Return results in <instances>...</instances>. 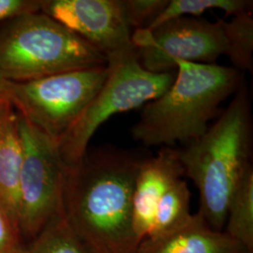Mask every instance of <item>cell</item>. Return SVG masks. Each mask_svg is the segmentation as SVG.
<instances>
[{
    "mask_svg": "<svg viewBox=\"0 0 253 253\" xmlns=\"http://www.w3.org/2000/svg\"><path fill=\"white\" fill-rule=\"evenodd\" d=\"M144 160L129 150L104 146L67 166L64 216L91 253H136L132 198Z\"/></svg>",
    "mask_w": 253,
    "mask_h": 253,
    "instance_id": "cell-1",
    "label": "cell"
},
{
    "mask_svg": "<svg viewBox=\"0 0 253 253\" xmlns=\"http://www.w3.org/2000/svg\"><path fill=\"white\" fill-rule=\"evenodd\" d=\"M252 124L250 95L242 84L207 132L178 150L185 175L199 190L198 213L213 230L225 226L231 198L252 167Z\"/></svg>",
    "mask_w": 253,
    "mask_h": 253,
    "instance_id": "cell-2",
    "label": "cell"
},
{
    "mask_svg": "<svg viewBox=\"0 0 253 253\" xmlns=\"http://www.w3.org/2000/svg\"><path fill=\"white\" fill-rule=\"evenodd\" d=\"M171 86L146 103L131 127L133 139L145 146L189 145L208 129L220 104L242 84L233 67L176 60Z\"/></svg>",
    "mask_w": 253,
    "mask_h": 253,
    "instance_id": "cell-3",
    "label": "cell"
},
{
    "mask_svg": "<svg viewBox=\"0 0 253 253\" xmlns=\"http://www.w3.org/2000/svg\"><path fill=\"white\" fill-rule=\"evenodd\" d=\"M107 65L97 49L42 11L14 18L0 34V78L5 81Z\"/></svg>",
    "mask_w": 253,
    "mask_h": 253,
    "instance_id": "cell-4",
    "label": "cell"
},
{
    "mask_svg": "<svg viewBox=\"0 0 253 253\" xmlns=\"http://www.w3.org/2000/svg\"><path fill=\"white\" fill-rule=\"evenodd\" d=\"M107 80L71 128L57 142L64 163L72 166L87 151L91 138L109 118L159 98L174 80L172 72H149L135 52L109 61Z\"/></svg>",
    "mask_w": 253,
    "mask_h": 253,
    "instance_id": "cell-5",
    "label": "cell"
},
{
    "mask_svg": "<svg viewBox=\"0 0 253 253\" xmlns=\"http://www.w3.org/2000/svg\"><path fill=\"white\" fill-rule=\"evenodd\" d=\"M108 75L107 65L31 81L4 80V94L20 116L57 144L80 118Z\"/></svg>",
    "mask_w": 253,
    "mask_h": 253,
    "instance_id": "cell-6",
    "label": "cell"
},
{
    "mask_svg": "<svg viewBox=\"0 0 253 253\" xmlns=\"http://www.w3.org/2000/svg\"><path fill=\"white\" fill-rule=\"evenodd\" d=\"M18 116L23 163L19 184L18 228L37 236L51 219L63 212L67 165L56 142Z\"/></svg>",
    "mask_w": 253,
    "mask_h": 253,
    "instance_id": "cell-7",
    "label": "cell"
},
{
    "mask_svg": "<svg viewBox=\"0 0 253 253\" xmlns=\"http://www.w3.org/2000/svg\"><path fill=\"white\" fill-rule=\"evenodd\" d=\"M223 21L180 17L151 30L137 29L132 33L137 58L145 70L157 73L172 72L176 60L216 64L226 52Z\"/></svg>",
    "mask_w": 253,
    "mask_h": 253,
    "instance_id": "cell-8",
    "label": "cell"
},
{
    "mask_svg": "<svg viewBox=\"0 0 253 253\" xmlns=\"http://www.w3.org/2000/svg\"><path fill=\"white\" fill-rule=\"evenodd\" d=\"M41 11L97 49L108 62L135 52L122 0H45Z\"/></svg>",
    "mask_w": 253,
    "mask_h": 253,
    "instance_id": "cell-9",
    "label": "cell"
},
{
    "mask_svg": "<svg viewBox=\"0 0 253 253\" xmlns=\"http://www.w3.org/2000/svg\"><path fill=\"white\" fill-rule=\"evenodd\" d=\"M185 175L178 150L163 146L155 157L145 158L136 177L132 198V228L138 244L148 235L160 200Z\"/></svg>",
    "mask_w": 253,
    "mask_h": 253,
    "instance_id": "cell-10",
    "label": "cell"
},
{
    "mask_svg": "<svg viewBox=\"0 0 253 253\" xmlns=\"http://www.w3.org/2000/svg\"><path fill=\"white\" fill-rule=\"evenodd\" d=\"M136 253H251L223 231L213 230L199 213L177 230L148 236Z\"/></svg>",
    "mask_w": 253,
    "mask_h": 253,
    "instance_id": "cell-11",
    "label": "cell"
},
{
    "mask_svg": "<svg viewBox=\"0 0 253 253\" xmlns=\"http://www.w3.org/2000/svg\"><path fill=\"white\" fill-rule=\"evenodd\" d=\"M23 147L18 116L7 99L0 100V209L11 230L18 229L19 184Z\"/></svg>",
    "mask_w": 253,
    "mask_h": 253,
    "instance_id": "cell-12",
    "label": "cell"
},
{
    "mask_svg": "<svg viewBox=\"0 0 253 253\" xmlns=\"http://www.w3.org/2000/svg\"><path fill=\"white\" fill-rule=\"evenodd\" d=\"M225 234L253 253V169L245 172L227 211Z\"/></svg>",
    "mask_w": 253,
    "mask_h": 253,
    "instance_id": "cell-13",
    "label": "cell"
},
{
    "mask_svg": "<svg viewBox=\"0 0 253 253\" xmlns=\"http://www.w3.org/2000/svg\"><path fill=\"white\" fill-rule=\"evenodd\" d=\"M190 214V191L183 178L175 181L165 191L158 205L153 226L148 236H159L173 232L185 225Z\"/></svg>",
    "mask_w": 253,
    "mask_h": 253,
    "instance_id": "cell-14",
    "label": "cell"
},
{
    "mask_svg": "<svg viewBox=\"0 0 253 253\" xmlns=\"http://www.w3.org/2000/svg\"><path fill=\"white\" fill-rule=\"evenodd\" d=\"M226 41L225 55L239 72L253 70V12L235 15L230 21H223Z\"/></svg>",
    "mask_w": 253,
    "mask_h": 253,
    "instance_id": "cell-15",
    "label": "cell"
},
{
    "mask_svg": "<svg viewBox=\"0 0 253 253\" xmlns=\"http://www.w3.org/2000/svg\"><path fill=\"white\" fill-rule=\"evenodd\" d=\"M253 6V1L249 0H169L165 9L145 29L151 30L172 19L199 17L212 9H220L227 15L235 16L252 11Z\"/></svg>",
    "mask_w": 253,
    "mask_h": 253,
    "instance_id": "cell-16",
    "label": "cell"
},
{
    "mask_svg": "<svg viewBox=\"0 0 253 253\" xmlns=\"http://www.w3.org/2000/svg\"><path fill=\"white\" fill-rule=\"evenodd\" d=\"M27 253H91L68 223L63 212L51 219Z\"/></svg>",
    "mask_w": 253,
    "mask_h": 253,
    "instance_id": "cell-17",
    "label": "cell"
},
{
    "mask_svg": "<svg viewBox=\"0 0 253 253\" xmlns=\"http://www.w3.org/2000/svg\"><path fill=\"white\" fill-rule=\"evenodd\" d=\"M169 0H122L124 14L128 27L142 29L157 18Z\"/></svg>",
    "mask_w": 253,
    "mask_h": 253,
    "instance_id": "cell-18",
    "label": "cell"
},
{
    "mask_svg": "<svg viewBox=\"0 0 253 253\" xmlns=\"http://www.w3.org/2000/svg\"><path fill=\"white\" fill-rule=\"evenodd\" d=\"M42 1L29 0H0V22L16 18L27 13L41 11Z\"/></svg>",
    "mask_w": 253,
    "mask_h": 253,
    "instance_id": "cell-19",
    "label": "cell"
},
{
    "mask_svg": "<svg viewBox=\"0 0 253 253\" xmlns=\"http://www.w3.org/2000/svg\"><path fill=\"white\" fill-rule=\"evenodd\" d=\"M11 228L2 210L0 209V253H4L12 247Z\"/></svg>",
    "mask_w": 253,
    "mask_h": 253,
    "instance_id": "cell-20",
    "label": "cell"
},
{
    "mask_svg": "<svg viewBox=\"0 0 253 253\" xmlns=\"http://www.w3.org/2000/svg\"><path fill=\"white\" fill-rule=\"evenodd\" d=\"M6 99L4 94V80L0 78V100Z\"/></svg>",
    "mask_w": 253,
    "mask_h": 253,
    "instance_id": "cell-21",
    "label": "cell"
},
{
    "mask_svg": "<svg viewBox=\"0 0 253 253\" xmlns=\"http://www.w3.org/2000/svg\"><path fill=\"white\" fill-rule=\"evenodd\" d=\"M4 253H17L16 252V250H15V248H14V246H12L11 248H9L8 251H6Z\"/></svg>",
    "mask_w": 253,
    "mask_h": 253,
    "instance_id": "cell-22",
    "label": "cell"
}]
</instances>
